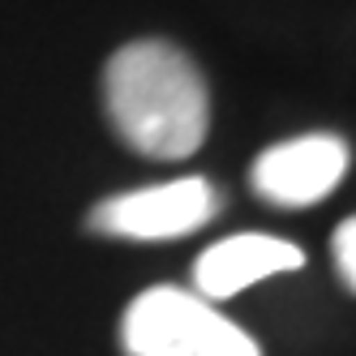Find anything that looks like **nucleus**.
<instances>
[{
  "label": "nucleus",
  "mask_w": 356,
  "mask_h": 356,
  "mask_svg": "<svg viewBox=\"0 0 356 356\" xmlns=\"http://www.w3.org/2000/svg\"><path fill=\"white\" fill-rule=\"evenodd\" d=\"M104 108L120 142L146 159H189L211 134L207 78L168 39H134L112 52Z\"/></svg>",
  "instance_id": "1"
},
{
  "label": "nucleus",
  "mask_w": 356,
  "mask_h": 356,
  "mask_svg": "<svg viewBox=\"0 0 356 356\" xmlns=\"http://www.w3.org/2000/svg\"><path fill=\"white\" fill-rule=\"evenodd\" d=\"M124 356H262L249 330L185 288H146L120 314Z\"/></svg>",
  "instance_id": "2"
},
{
  "label": "nucleus",
  "mask_w": 356,
  "mask_h": 356,
  "mask_svg": "<svg viewBox=\"0 0 356 356\" xmlns=\"http://www.w3.org/2000/svg\"><path fill=\"white\" fill-rule=\"evenodd\" d=\"M219 207L223 197L207 176H181V181L104 197L86 215V227L116 241H181L207 227L219 215Z\"/></svg>",
  "instance_id": "3"
},
{
  "label": "nucleus",
  "mask_w": 356,
  "mask_h": 356,
  "mask_svg": "<svg viewBox=\"0 0 356 356\" xmlns=\"http://www.w3.org/2000/svg\"><path fill=\"white\" fill-rule=\"evenodd\" d=\"M348 159L352 150L339 134H300L266 146L249 168V185L266 207H318L322 197H330L343 185Z\"/></svg>",
  "instance_id": "4"
},
{
  "label": "nucleus",
  "mask_w": 356,
  "mask_h": 356,
  "mask_svg": "<svg viewBox=\"0 0 356 356\" xmlns=\"http://www.w3.org/2000/svg\"><path fill=\"white\" fill-rule=\"evenodd\" d=\"M305 266V249L284 241V236H270V232H236V236H223L211 249L197 253L193 262V288L202 300H232L245 288L262 284L270 275H292Z\"/></svg>",
  "instance_id": "5"
},
{
  "label": "nucleus",
  "mask_w": 356,
  "mask_h": 356,
  "mask_svg": "<svg viewBox=\"0 0 356 356\" xmlns=\"http://www.w3.org/2000/svg\"><path fill=\"white\" fill-rule=\"evenodd\" d=\"M330 253H335V270L343 279V288H356V219H343L330 236Z\"/></svg>",
  "instance_id": "6"
}]
</instances>
